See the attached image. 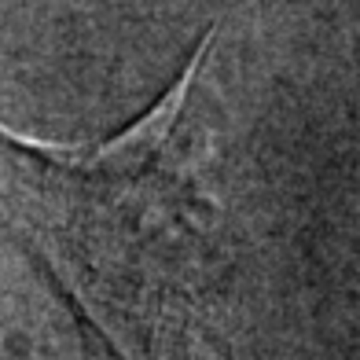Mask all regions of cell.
I'll return each instance as SVG.
<instances>
[{"mask_svg": "<svg viewBox=\"0 0 360 360\" xmlns=\"http://www.w3.org/2000/svg\"><path fill=\"white\" fill-rule=\"evenodd\" d=\"M214 37L122 136L67 147L0 129V221L118 360H155L210 269L221 210L202 176L195 85Z\"/></svg>", "mask_w": 360, "mask_h": 360, "instance_id": "1", "label": "cell"}]
</instances>
